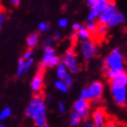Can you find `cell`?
<instances>
[{"mask_svg":"<svg viewBox=\"0 0 127 127\" xmlns=\"http://www.w3.org/2000/svg\"><path fill=\"white\" fill-rule=\"evenodd\" d=\"M26 115L34 120L36 127H42L46 124V106L42 96L36 95L30 101L26 111Z\"/></svg>","mask_w":127,"mask_h":127,"instance_id":"obj_1","label":"cell"},{"mask_svg":"<svg viewBox=\"0 0 127 127\" xmlns=\"http://www.w3.org/2000/svg\"><path fill=\"white\" fill-rule=\"evenodd\" d=\"M103 72H121L125 70V58L118 48H114L103 64Z\"/></svg>","mask_w":127,"mask_h":127,"instance_id":"obj_2","label":"cell"},{"mask_svg":"<svg viewBox=\"0 0 127 127\" xmlns=\"http://www.w3.org/2000/svg\"><path fill=\"white\" fill-rule=\"evenodd\" d=\"M103 93V85L99 81L91 83L88 87L82 89L80 94V98L88 101L98 102L101 100Z\"/></svg>","mask_w":127,"mask_h":127,"instance_id":"obj_3","label":"cell"},{"mask_svg":"<svg viewBox=\"0 0 127 127\" xmlns=\"http://www.w3.org/2000/svg\"><path fill=\"white\" fill-rule=\"evenodd\" d=\"M58 64H60V58L57 56L53 46H45L42 62L39 66V71H43V69L56 66Z\"/></svg>","mask_w":127,"mask_h":127,"instance_id":"obj_4","label":"cell"},{"mask_svg":"<svg viewBox=\"0 0 127 127\" xmlns=\"http://www.w3.org/2000/svg\"><path fill=\"white\" fill-rule=\"evenodd\" d=\"M110 90L112 96L117 105L125 106L127 103V86L120 84L110 82Z\"/></svg>","mask_w":127,"mask_h":127,"instance_id":"obj_5","label":"cell"},{"mask_svg":"<svg viewBox=\"0 0 127 127\" xmlns=\"http://www.w3.org/2000/svg\"><path fill=\"white\" fill-rule=\"evenodd\" d=\"M61 61L62 64L66 67L67 71H69L71 74H77L79 72L80 67L79 64H78V62H77L74 49L70 48L66 51L64 56L61 59Z\"/></svg>","mask_w":127,"mask_h":127,"instance_id":"obj_6","label":"cell"},{"mask_svg":"<svg viewBox=\"0 0 127 127\" xmlns=\"http://www.w3.org/2000/svg\"><path fill=\"white\" fill-rule=\"evenodd\" d=\"M80 50L82 54L83 58L85 61H90L91 59H93L96 55H97V46L95 45V43L92 40H84L81 44Z\"/></svg>","mask_w":127,"mask_h":127,"instance_id":"obj_7","label":"cell"},{"mask_svg":"<svg viewBox=\"0 0 127 127\" xmlns=\"http://www.w3.org/2000/svg\"><path fill=\"white\" fill-rule=\"evenodd\" d=\"M114 4V2H111L110 0H96L95 5L91 7V11L87 16L88 21H94L96 17L100 16V14L105 9L108 5Z\"/></svg>","mask_w":127,"mask_h":127,"instance_id":"obj_8","label":"cell"},{"mask_svg":"<svg viewBox=\"0 0 127 127\" xmlns=\"http://www.w3.org/2000/svg\"><path fill=\"white\" fill-rule=\"evenodd\" d=\"M73 109L74 112H76L80 114L81 118L84 120L87 119L90 112V103L88 100L80 98L77 101H75L73 105Z\"/></svg>","mask_w":127,"mask_h":127,"instance_id":"obj_9","label":"cell"},{"mask_svg":"<svg viewBox=\"0 0 127 127\" xmlns=\"http://www.w3.org/2000/svg\"><path fill=\"white\" fill-rule=\"evenodd\" d=\"M93 121L95 127H107L106 125V114L102 107H98L93 113Z\"/></svg>","mask_w":127,"mask_h":127,"instance_id":"obj_10","label":"cell"},{"mask_svg":"<svg viewBox=\"0 0 127 127\" xmlns=\"http://www.w3.org/2000/svg\"><path fill=\"white\" fill-rule=\"evenodd\" d=\"M116 12V7L114 4L108 5L104 10L100 14L99 16V23L100 24H104L107 25V23L109 22V20L112 18V16H114V14Z\"/></svg>","mask_w":127,"mask_h":127,"instance_id":"obj_11","label":"cell"},{"mask_svg":"<svg viewBox=\"0 0 127 127\" xmlns=\"http://www.w3.org/2000/svg\"><path fill=\"white\" fill-rule=\"evenodd\" d=\"M44 85V74L43 71H39L34 76L31 82V90L34 93H40Z\"/></svg>","mask_w":127,"mask_h":127,"instance_id":"obj_12","label":"cell"},{"mask_svg":"<svg viewBox=\"0 0 127 127\" xmlns=\"http://www.w3.org/2000/svg\"><path fill=\"white\" fill-rule=\"evenodd\" d=\"M125 20V16H124L121 12L116 11V12L114 14V16H112V18L110 19L109 22L107 23V27H116V26H118V25L124 23Z\"/></svg>","mask_w":127,"mask_h":127,"instance_id":"obj_13","label":"cell"},{"mask_svg":"<svg viewBox=\"0 0 127 127\" xmlns=\"http://www.w3.org/2000/svg\"><path fill=\"white\" fill-rule=\"evenodd\" d=\"M38 41H39V36L37 33L35 32H33L32 34H30L28 35L27 39V45L29 48H34L36 46V45L38 44Z\"/></svg>","mask_w":127,"mask_h":127,"instance_id":"obj_14","label":"cell"},{"mask_svg":"<svg viewBox=\"0 0 127 127\" xmlns=\"http://www.w3.org/2000/svg\"><path fill=\"white\" fill-rule=\"evenodd\" d=\"M76 36L77 38H79L80 40H87L91 37V33L89 30L86 28V27H80V28L77 30Z\"/></svg>","mask_w":127,"mask_h":127,"instance_id":"obj_15","label":"cell"},{"mask_svg":"<svg viewBox=\"0 0 127 127\" xmlns=\"http://www.w3.org/2000/svg\"><path fill=\"white\" fill-rule=\"evenodd\" d=\"M57 69H56V76L59 78V80H63V78L68 74V71L63 64H57Z\"/></svg>","mask_w":127,"mask_h":127,"instance_id":"obj_16","label":"cell"},{"mask_svg":"<svg viewBox=\"0 0 127 127\" xmlns=\"http://www.w3.org/2000/svg\"><path fill=\"white\" fill-rule=\"evenodd\" d=\"M81 116H80V114L76 112H73L71 114V118H70V125L72 126H77V125H79L80 122H81Z\"/></svg>","mask_w":127,"mask_h":127,"instance_id":"obj_17","label":"cell"},{"mask_svg":"<svg viewBox=\"0 0 127 127\" xmlns=\"http://www.w3.org/2000/svg\"><path fill=\"white\" fill-rule=\"evenodd\" d=\"M55 86H56V88L57 89L58 91H60L61 93H67V91H68V86L64 84V83L62 81V80H57V81H56L55 82Z\"/></svg>","mask_w":127,"mask_h":127,"instance_id":"obj_18","label":"cell"},{"mask_svg":"<svg viewBox=\"0 0 127 127\" xmlns=\"http://www.w3.org/2000/svg\"><path fill=\"white\" fill-rule=\"evenodd\" d=\"M25 74V59L20 58L17 62V69H16V75L21 76Z\"/></svg>","mask_w":127,"mask_h":127,"instance_id":"obj_19","label":"cell"},{"mask_svg":"<svg viewBox=\"0 0 127 127\" xmlns=\"http://www.w3.org/2000/svg\"><path fill=\"white\" fill-rule=\"evenodd\" d=\"M12 111H11L10 107H5L0 112V121H4V120L7 119L11 116Z\"/></svg>","mask_w":127,"mask_h":127,"instance_id":"obj_20","label":"cell"},{"mask_svg":"<svg viewBox=\"0 0 127 127\" xmlns=\"http://www.w3.org/2000/svg\"><path fill=\"white\" fill-rule=\"evenodd\" d=\"M107 33V25L104 24H97V31L95 35H99V36H103L104 34Z\"/></svg>","mask_w":127,"mask_h":127,"instance_id":"obj_21","label":"cell"},{"mask_svg":"<svg viewBox=\"0 0 127 127\" xmlns=\"http://www.w3.org/2000/svg\"><path fill=\"white\" fill-rule=\"evenodd\" d=\"M86 28L89 30L91 34H96V31H97V24L95 23V21H90L86 26Z\"/></svg>","mask_w":127,"mask_h":127,"instance_id":"obj_22","label":"cell"},{"mask_svg":"<svg viewBox=\"0 0 127 127\" xmlns=\"http://www.w3.org/2000/svg\"><path fill=\"white\" fill-rule=\"evenodd\" d=\"M64 84H65L68 87H70V86H72V85H73V78H72V76H71V74H67L65 75V76L63 78V80H62Z\"/></svg>","mask_w":127,"mask_h":127,"instance_id":"obj_23","label":"cell"},{"mask_svg":"<svg viewBox=\"0 0 127 127\" xmlns=\"http://www.w3.org/2000/svg\"><path fill=\"white\" fill-rule=\"evenodd\" d=\"M33 63H34L33 58H29V59L25 60V74L29 71V69L31 68L32 65H33Z\"/></svg>","mask_w":127,"mask_h":127,"instance_id":"obj_24","label":"cell"},{"mask_svg":"<svg viewBox=\"0 0 127 127\" xmlns=\"http://www.w3.org/2000/svg\"><path fill=\"white\" fill-rule=\"evenodd\" d=\"M38 29H39L40 32H45L49 29V26L45 22H41L38 24Z\"/></svg>","mask_w":127,"mask_h":127,"instance_id":"obj_25","label":"cell"},{"mask_svg":"<svg viewBox=\"0 0 127 127\" xmlns=\"http://www.w3.org/2000/svg\"><path fill=\"white\" fill-rule=\"evenodd\" d=\"M58 111L60 114H64L66 112V107L65 105H64V103H62V102H60V103H58Z\"/></svg>","mask_w":127,"mask_h":127,"instance_id":"obj_26","label":"cell"},{"mask_svg":"<svg viewBox=\"0 0 127 127\" xmlns=\"http://www.w3.org/2000/svg\"><path fill=\"white\" fill-rule=\"evenodd\" d=\"M54 43H55V38L54 37H48L47 39L45 41L44 45H45V46H52L54 45Z\"/></svg>","mask_w":127,"mask_h":127,"instance_id":"obj_27","label":"cell"},{"mask_svg":"<svg viewBox=\"0 0 127 127\" xmlns=\"http://www.w3.org/2000/svg\"><path fill=\"white\" fill-rule=\"evenodd\" d=\"M68 25V21L65 18H62L58 21V26L60 27H66Z\"/></svg>","mask_w":127,"mask_h":127,"instance_id":"obj_28","label":"cell"},{"mask_svg":"<svg viewBox=\"0 0 127 127\" xmlns=\"http://www.w3.org/2000/svg\"><path fill=\"white\" fill-rule=\"evenodd\" d=\"M32 56H33V51L32 50H27L26 53L24 54V56L22 58H24L25 60H27V59H29V58H32Z\"/></svg>","mask_w":127,"mask_h":127,"instance_id":"obj_29","label":"cell"},{"mask_svg":"<svg viewBox=\"0 0 127 127\" xmlns=\"http://www.w3.org/2000/svg\"><path fill=\"white\" fill-rule=\"evenodd\" d=\"M5 21V15L2 10H0V27H2L3 24Z\"/></svg>","mask_w":127,"mask_h":127,"instance_id":"obj_30","label":"cell"},{"mask_svg":"<svg viewBox=\"0 0 127 127\" xmlns=\"http://www.w3.org/2000/svg\"><path fill=\"white\" fill-rule=\"evenodd\" d=\"M84 127H95V125H94V123L92 121H85Z\"/></svg>","mask_w":127,"mask_h":127,"instance_id":"obj_31","label":"cell"},{"mask_svg":"<svg viewBox=\"0 0 127 127\" xmlns=\"http://www.w3.org/2000/svg\"><path fill=\"white\" fill-rule=\"evenodd\" d=\"M80 27H81V25H80V24H78V23H74L72 27H73V29H74V31H77V30L80 28Z\"/></svg>","mask_w":127,"mask_h":127,"instance_id":"obj_32","label":"cell"},{"mask_svg":"<svg viewBox=\"0 0 127 127\" xmlns=\"http://www.w3.org/2000/svg\"><path fill=\"white\" fill-rule=\"evenodd\" d=\"M95 2H96V0H87V5H89L90 7H92L95 4Z\"/></svg>","mask_w":127,"mask_h":127,"instance_id":"obj_33","label":"cell"},{"mask_svg":"<svg viewBox=\"0 0 127 127\" xmlns=\"http://www.w3.org/2000/svg\"><path fill=\"white\" fill-rule=\"evenodd\" d=\"M77 36H76V34H70V39L73 40V41H74V40L76 39Z\"/></svg>","mask_w":127,"mask_h":127,"instance_id":"obj_34","label":"cell"},{"mask_svg":"<svg viewBox=\"0 0 127 127\" xmlns=\"http://www.w3.org/2000/svg\"><path fill=\"white\" fill-rule=\"evenodd\" d=\"M11 2L13 3V5H18L19 3H20V0H11Z\"/></svg>","mask_w":127,"mask_h":127,"instance_id":"obj_35","label":"cell"},{"mask_svg":"<svg viewBox=\"0 0 127 127\" xmlns=\"http://www.w3.org/2000/svg\"><path fill=\"white\" fill-rule=\"evenodd\" d=\"M55 38H56V39H60V38H61V34H59V33H56V34H55Z\"/></svg>","mask_w":127,"mask_h":127,"instance_id":"obj_36","label":"cell"},{"mask_svg":"<svg viewBox=\"0 0 127 127\" xmlns=\"http://www.w3.org/2000/svg\"><path fill=\"white\" fill-rule=\"evenodd\" d=\"M42 127H50V126H49V125H47L46 124H45V125H43Z\"/></svg>","mask_w":127,"mask_h":127,"instance_id":"obj_37","label":"cell"},{"mask_svg":"<svg viewBox=\"0 0 127 127\" xmlns=\"http://www.w3.org/2000/svg\"><path fill=\"white\" fill-rule=\"evenodd\" d=\"M0 127H5V126L4 125H3V124H0Z\"/></svg>","mask_w":127,"mask_h":127,"instance_id":"obj_38","label":"cell"},{"mask_svg":"<svg viewBox=\"0 0 127 127\" xmlns=\"http://www.w3.org/2000/svg\"><path fill=\"white\" fill-rule=\"evenodd\" d=\"M1 7H2V6H1V1H0V10H1Z\"/></svg>","mask_w":127,"mask_h":127,"instance_id":"obj_39","label":"cell"},{"mask_svg":"<svg viewBox=\"0 0 127 127\" xmlns=\"http://www.w3.org/2000/svg\"><path fill=\"white\" fill-rule=\"evenodd\" d=\"M110 1H111V2H114V0H110Z\"/></svg>","mask_w":127,"mask_h":127,"instance_id":"obj_40","label":"cell"}]
</instances>
